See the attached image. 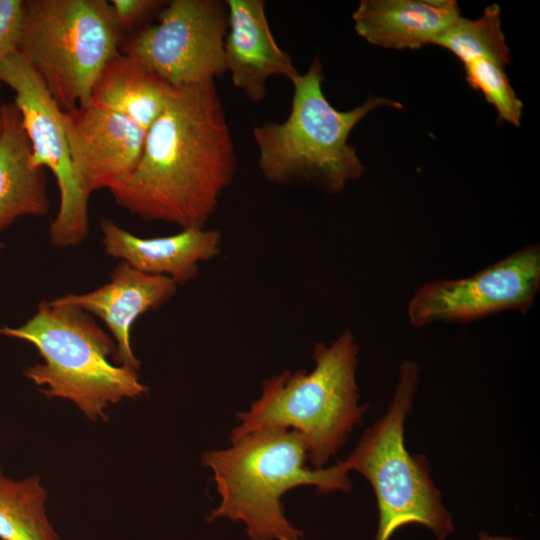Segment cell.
I'll return each mask as SVG.
<instances>
[{
    "mask_svg": "<svg viewBox=\"0 0 540 540\" xmlns=\"http://www.w3.org/2000/svg\"><path fill=\"white\" fill-rule=\"evenodd\" d=\"M235 170L234 144L214 81L173 86L146 132L136 168L109 191L118 206L145 221L205 228Z\"/></svg>",
    "mask_w": 540,
    "mask_h": 540,
    "instance_id": "1",
    "label": "cell"
},
{
    "mask_svg": "<svg viewBox=\"0 0 540 540\" xmlns=\"http://www.w3.org/2000/svg\"><path fill=\"white\" fill-rule=\"evenodd\" d=\"M229 442V447L202 456L220 497L207 521L242 522L250 540L303 537L285 516L282 497L288 491L302 486H314L322 493L352 489L347 462L322 469L308 466L306 441L294 430L264 428Z\"/></svg>",
    "mask_w": 540,
    "mask_h": 540,
    "instance_id": "2",
    "label": "cell"
},
{
    "mask_svg": "<svg viewBox=\"0 0 540 540\" xmlns=\"http://www.w3.org/2000/svg\"><path fill=\"white\" fill-rule=\"evenodd\" d=\"M312 358L311 371L284 370L265 379L260 396L237 414L229 441L264 428L291 429L305 439L310 466L325 468L368 406L359 403L358 343L349 329L330 344L317 342Z\"/></svg>",
    "mask_w": 540,
    "mask_h": 540,
    "instance_id": "3",
    "label": "cell"
},
{
    "mask_svg": "<svg viewBox=\"0 0 540 540\" xmlns=\"http://www.w3.org/2000/svg\"><path fill=\"white\" fill-rule=\"evenodd\" d=\"M291 83L288 117L253 128L260 172L270 183L311 185L339 193L364 172L355 148L348 144L352 130L375 108L385 105L401 109L402 105L369 96L351 110L336 109L323 93L322 65L317 58Z\"/></svg>",
    "mask_w": 540,
    "mask_h": 540,
    "instance_id": "4",
    "label": "cell"
},
{
    "mask_svg": "<svg viewBox=\"0 0 540 540\" xmlns=\"http://www.w3.org/2000/svg\"><path fill=\"white\" fill-rule=\"evenodd\" d=\"M0 335L32 344L43 362L27 367L25 377L47 397L71 401L91 420L106 421L111 405L148 392L136 371L112 362V336L75 306L41 301L29 320L0 326Z\"/></svg>",
    "mask_w": 540,
    "mask_h": 540,
    "instance_id": "5",
    "label": "cell"
},
{
    "mask_svg": "<svg viewBox=\"0 0 540 540\" xmlns=\"http://www.w3.org/2000/svg\"><path fill=\"white\" fill-rule=\"evenodd\" d=\"M418 381L417 363L402 361L387 412L365 430L345 459L350 471L364 476L374 491L379 512L375 540H389L410 523L427 527L438 540H444L454 530L426 457L410 454L405 447V419Z\"/></svg>",
    "mask_w": 540,
    "mask_h": 540,
    "instance_id": "6",
    "label": "cell"
},
{
    "mask_svg": "<svg viewBox=\"0 0 540 540\" xmlns=\"http://www.w3.org/2000/svg\"><path fill=\"white\" fill-rule=\"evenodd\" d=\"M122 32L106 0H25L18 51L60 108L89 103Z\"/></svg>",
    "mask_w": 540,
    "mask_h": 540,
    "instance_id": "7",
    "label": "cell"
},
{
    "mask_svg": "<svg viewBox=\"0 0 540 540\" xmlns=\"http://www.w3.org/2000/svg\"><path fill=\"white\" fill-rule=\"evenodd\" d=\"M0 83L15 93L22 126L31 145V163L49 169L59 190V209L49 227L53 247L81 245L89 234L88 197L73 168L63 125V110L27 60L17 50L0 62Z\"/></svg>",
    "mask_w": 540,
    "mask_h": 540,
    "instance_id": "8",
    "label": "cell"
},
{
    "mask_svg": "<svg viewBox=\"0 0 540 540\" xmlns=\"http://www.w3.org/2000/svg\"><path fill=\"white\" fill-rule=\"evenodd\" d=\"M228 9L217 0H172L157 24L139 30L124 53L172 86L198 84L226 72Z\"/></svg>",
    "mask_w": 540,
    "mask_h": 540,
    "instance_id": "9",
    "label": "cell"
},
{
    "mask_svg": "<svg viewBox=\"0 0 540 540\" xmlns=\"http://www.w3.org/2000/svg\"><path fill=\"white\" fill-rule=\"evenodd\" d=\"M540 289V246L531 244L461 279L421 286L407 305L413 327L468 323L503 311L526 314Z\"/></svg>",
    "mask_w": 540,
    "mask_h": 540,
    "instance_id": "10",
    "label": "cell"
},
{
    "mask_svg": "<svg viewBox=\"0 0 540 540\" xmlns=\"http://www.w3.org/2000/svg\"><path fill=\"white\" fill-rule=\"evenodd\" d=\"M63 125L79 187L88 198L117 186L136 168L147 131L131 119L87 104L64 111Z\"/></svg>",
    "mask_w": 540,
    "mask_h": 540,
    "instance_id": "11",
    "label": "cell"
},
{
    "mask_svg": "<svg viewBox=\"0 0 540 540\" xmlns=\"http://www.w3.org/2000/svg\"><path fill=\"white\" fill-rule=\"evenodd\" d=\"M177 287L168 277L147 274L119 261L108 283L87 293L66 294L56 300L101 319L115 342L112 362L138 372L141 363L131 346V328L141 315L170 301Z\"/></svg>",
    "mask_w": 540,
    "mask_h": 540,
    "instance_id": "12",
    "label": "cell"
},
{
    "mask_svg": "<svg viewBox=\"0 0 540 540\" xmlns=\"http://www.w3.org/2000/svg\"><path fill=\"white\" fill-rule=\"evenodd\" d=\"M228 31L224 43L226 71L233 85L254 102L266 96L273 76L292 82L299 72L291 56L275 41L263 0H227Z\"/></svg>",
    "mask_w": 540,
    "mask_h": 540,
    "instance_id": "13",
    "label": "cell"
},
{
    "mask_svg": "<svg viewBox=\"0 0 540 540\" xmlns=\"http://www.w3.org/2000/svg\"><path fill=\"white\" fill-rule=\"evenodd\" d=\"M100 230L101 243L107 255L141 272L168 277L178 286L193 280L198 274L199 264L215 258L221 250V232L206 227L142 238L110 219H103Z\"/></svg>",
    "mask_w": 540,
    "mask_h": 540,
    "instance_id": "14",
    "label": "cell"
},
{
    "mask_svg": "<svg viewBox=\"0 0 540 540\" xmlns=\"http://www.w3.org/2000/svg\"><path fill=\"white\" fill-rule=\"evenodd\" d=\"M454 0H361L352 14L357 34L372 45L418 49L460 17Z\"/></svg>",
    "mask_w": 540,
    "mask_h": 540,
    "instance_id": "15",
    "label": "cell"
},
{
    "mask_svg": "<svg viewBox=\"0 0 540 540\" xmlns=\"http://www.w3.org/2000/svg\"><path fill=\"white\" fill-rule=\"evenodd\" d=\"M0 232L23 216H46L49 211L46 175L32 165L31 145L19 111L0 104Z\"/></svg>",
    "mask_w": 540,
    "mask_h": 540,
    "instance_id": "16",
    "label": "cell"
},
{
    "mask_svg": "<svg viewBox=\"0 0 540 540\" xmlns=\"http://www.w3.org/2000/svg\"><path fill=\"white\" fill-rule=\"evenodd\" d=\"M173 86L125 53L112 58L99 74L90 105L121 114L146 131L163 112Z\"/></svg>",
    "mask_w": 540,
    "mask_h": 540,
    "instance_id": "17",
    "label": "cell"
},
{
    "mask_svg": "<svg viewBox=\"0 0 540 540\" xmlns=\"http://www.w3.org/2000/svg\"><path fill=\"white\" fill-rule=\"evenodd\" d=\"M46 500L38 476L0 475V540H60L47 517Z\"/></svg>",
    "mask_w": 540,
    "mask_h": 540,
    "instance_id": "18",
    "label": "cell"
},
{
    "mask_svg": "<svg viewBox=\"0 0 540 540\" xmlns=\"http://www.w3.org/2000/svg\"><path fill=\"white\" fill-rule=\"evenodd\" d=\"M433 44L450 51L463 65L476 59H487L505 68L512 60L497 4L487 6L481 17L474 20L460 16Z\"/></svg>",
    "mask_w": 540,
    "mask_h": 540,
    "instance_id": "19",
    "label": "cell"
},
{
    "mask_svg": "<svg viewBox=\"0 0 540 540\" xmlns=\"http://www.w3.org/2000/svg\"><path fill=\"white\" fill-rule=\"evenodd\" d=\"M465 79L493 105L499 120L520 126L523 103L516 96L504 67L487 59H476L463 65Z\"/></svg>",
    "mask_w": 540,
    "mask_h": 540,
    "instance_id": "20",
    "label": "cell"
},
{
    "mask_svg": "<svg viewBox=\"0 0 540 540\" xmlns=\"http://www.w3.org/2000/svg\"><path fill=\"white\" fill-rule=\"evenodd\" d=\"M23 24V0H0V62L18 50Z\"/></svg>",
    "mask_w": 540,
    "mask_h": 540,
    "instance_id": "21",
    "label": "cell"
},
{
    "mask_svg": "<svg viewBox=\"0 0 540 540\" xmlns=\"http://www.w3.org/2000/svg\"><path fill=\"white\" fill-rule=\"evenodd\" d=\"M109 3L122 33L140 24L164 5L163 1L158 0H112Z\"/></svg>",
    "mask_w": 540,
    "mask_h": 540,
    "instance_id": "22",
    "label": "cell"
},
{
    "mask_svg": "<svg viewBox=\"0 0 540 540\" xmlns=\"http://www.w3.org/2000/svg\"><path fill=\"white\" fill-rule=\"evenodd\" d=\"M478 540H519L511 537H502V536H491L486 534L485 532H480L478 536Z\"/></svg>",
    "mask_w": 540,
    "mask_h": 540,
    "instance_id": "23",
    "label": "cell"
},
{
    "mask_svg": "<svg viewBox=\"0 0 540 540\" xmlns=\"http://www.w3.org/2000/svg\"><path fill=\"white\" fill-rule=\"evenodd\" d=\"M4 248V244L0 242V251Z\"/></svg>",
    "mask_w": 540,
    "mask_h": 540,
    "instance_id": "24",
    "label": "cell"
},
{
    "mask_svg": "<svg viewBox=\"0 0 540 540\" xmlns=\"http://www.w3.org/2000/svg\"><path fill=\"white\" fill-rule=\"evenodd\" d=\"M1 84V83H0ZM1 127H2V124H1V119H0V133H1Z\"/></svg>",
    "mask_w": 540,
    "mask_h": 540,
    "instance_id": "25",
    "label": "cell"
},
{
    "mask_svg": "<svg viewBox=\"0 0 540 540\" xmlns=\"http://www.w3.org/2000/svg\"><path fill=\"white\" fill-rule=\"evenodd\" d=\"M2 474H3V472H2V469H1V466H0V475H2Z\"/></svg>",
    "mask_w": 540,
    "mask_h": 540,
    "instance_id": "26",
    "label": "cell"
}]
</instances>
